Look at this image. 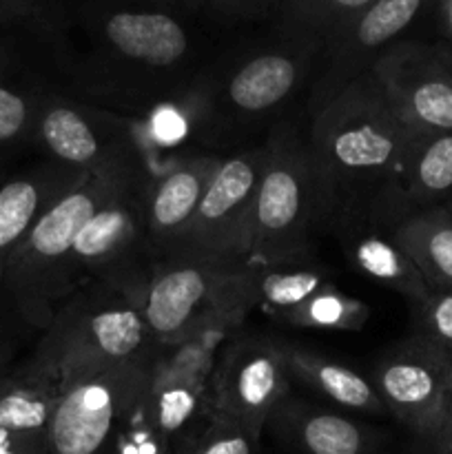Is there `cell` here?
I'll use <instances>...</instances> for the list:
<instances>
[{
  "label": "cell",
  "instance_id": "1",
  "mask_svg": "<svg viewBox=\"0 0 452 454\" xmlns=\"http://www.w3.org/2000/svg\"><path fill=\"white\" fill-rule=\"evenodd\" d=\"M191 58L193 40L173 13L111 7L93 13L87 53L66 58L65 74L80 100L137 118L193 84Z\"/></svg>",
  "mask_w": 452,
  "mask_h": 454
},
{
  "label": "cell",
  "instance_id": "2",
  "mask_svg": "<svg viewBox=\"0 0 452 454\" xmlns=\"http://www.w3.org/2000/svg\"><path fill=\"white\" fill-rule=\"evenodd\" d=\"M412 136L372 74L308 109V142L331 220L344 208L370 202L393 182Z\"/></svg>",
  "mask_w": 452,
  "mask_h": 454
},
{
  "label": "cell",
  "instance_id": "3",
  "mask_svg": "<svg viewBox=\"0 0 452 454\" xmlns=\"http://www.w3.org/2000/svg\"><path fill=\"white\" fill-rule=\"evenodd\" d=\"M149 167L140 146L118 155L113 162L84 173L38 217L9 260L0 288L27 328L43 333L58 306L74 293L69 279L71 251L87 222L127 184Z\"/></svg>",
  "mask_w": 452,
  "mask_h": 454
},
{
  "label": "cell",
  "instance_id": "4",
  "mask_svg": "<svg viewBox=\"0 0 452 454\" xmlns=\"http://www.w3.org/2000/svg\"><path fill=\"white\" fill-rule=\"evenodd\" d=\"M279 34V40L246 51L229 67L198 74L195 140L229 145L264 124L279 122L317 71L323 47L315 38Z\"/></svg>",
  "mask_w": 452,
  "mask_h": 454
},
{
  "label": "cell",
  "instance_id": "5",
  "mask_svg": "<svg viewBox=\"0 0 452 454\" xmlns=\"http://www.w3.org/2000/svg\"><path fill=\"white\" fill-rule=\"evenodd\" d=\"M266 167L257 191L246 264L269 266L315 255V235L331 208L308 142V129L282 120L264 140Z\"/></svg>",
  "mask_w": 452,
  "mask_h": 454
},
{
  "label": "cell",
  "instance_id": "6",
  "mask_svg": "<svg viewBox=\"0 0 452 454\" xmlns=\"http://www.w3.org/2000/svg\"><path fill=\"white\" fill-rule=\"evenodd\" d=\"M140 306L160 346L207 333H235L255 309L251 266L175 255L155 269Z\"/></svg>",
  "mask_w": 452,
  "mask_h": 454
},
{
  "label": "cell",
  "instance_id": "7",
  "mask_svg": "<svg viewBox=\"0 0 452 454\" xmlns=\"http://www.w3.org/2000/svg\"><path fill=\"white\" fill-rule=\"evenodd\" d=\"M160 348L136 300L109 284L87 282L58 306L34 353L66 380L93 368L137 362Z\"/></svg>",
  "mask_w": 452,
  "mask_h": 454
},
{
  "label": "cell",
  "instance_id": "8",
  "mask_svg": "<svg viewBox=\"0 0 452 454\" xmlns=\"http://www.w3.org/2000/svg\"><path fill=\"white\" fill-rule=\"evenodd\" d=\"M149 167L129 180L80 231L71 251V288L102 282L142 304L158 257L146 229Z\"/></svg>",
  "mask_w": 452,
  "mask_h": 454
},
{
  "label": "cell",
  "instance_id": "9",
  "mask_svg": "<svg viewBox=\"0 0 452 454\" xmlns=\"http://www.w3.org/2000/svg\"><path fill=\"white\" fill-rule=\"evenodd\" d=\"M158 353L60 380V395L49 421L47 454H109L115 434L144 390Z\"/></svg>",
  "mask_w": 452,
  "mask_h": 454
},
{
  "label": "cell",
  "instance_id": "10",
  "mask_svg": "<svg viewBox=\"0 0 452 454\" xmlns=\"http://www.w3.org/2000/svg\"><path fill=\"white\" fill-rule=\"evenodd\" d=\"M264 167V142L222 158L177 255L246 264Z\"/></svg>",
  "mask_w": 452,
  "mask_h": 454
},
{
  "label": "cell",
  "instance_id": "11",
  "mask_svg": "<svg viewBox=\"0 0 452 454\" xmlns=\"http://www.w3.org/2000/svg\"><path fill=\"white\" fill-rule=\"evenodd\" d=\"M235 333H207L160 348L133 411L173 446L211 411L213 368Z\"/></svg>",
  "mask_w": 452,
  "mask_h": 454
},
{
  "label": "cell",
  "instance_id": "12",
  "mask_svg": "<svg viewBox=\"0 0 452 454\" xmlns=\"http://www.w3.org/2000/svg\"><path fill=\"white\" fill-rule=\"evenodd\" d=\"M284 341L235 333L217 355L211 377V408L261 437L275 408L291 395Z\"/></svg>",
  "mask_w": 452,
  "mask_h": 454
},
{
  "label": "cell",
  "instance_id": "13",
  "mask_svg": "<svg viewBox=\"0 0 452 454\" xmlns=\"http://www.w3.org/2000/svg\"><path fill=\"white\" fill-rule=\"evenodd\" d=\"M31 145L51 162L91 173L137 145L127 115L47 89L35 115Z\"/></svg>",
  "mask_w": 452,
  "mask_h": 454
},
{
  "label": "cell",
  "instance_id": "14",
  "mask_svg": "<svg viewBox=\"0 0 452 454\" xmlns=\"http://www.w3.org/2000/svg\"><path fill=\"white\" fill-rule=\"evenodd\" d=\"M434 7V0H372L370 4L346 20L323 43L319 56V74L310 87L308 109L317 106L344 84L359 75L370 74L372 65L393 44L401 43L403 34Z\"/></svg>",
  "mask_w": 452,
  "mask_h": 454
},
{
  "label": "cell",
  "instance_id": "15",
  "mask_svg": "<svg viewBox=\"0 0 452 454\" xmlns=\"http://www.w3.org/2000/svg\"><path fill=\"white\" fill-rule=\"evenodd\" d=\"M370 381L388 415L421 442H434L452 384V362L446 355L410 337L381 355Z\"/></svg>",
  "mask_w": 452,
  "mask_h": 454
},
{
  "label": "cell",
  "instance_id": "16",
  "mask_svg": "<svg viewBox=\"0 0 452 454\" xmlns=\"http://www.w3.org/2000/svg\"><path fill=\"white\" fill-rule=\"evenodd\" d=\"M370 74L408 131H452V82L439 67L433 44L401 40L377 58Z\"/></svg>",
  "mask_w": 452,
  "mask_h": 454
},
{
  "label": "cell",
  "instance_id": "17",
  "mask_svg": "<svg viewBox=\"0 0 452 454\" xmlns=\"http://www.w3.org/2000/svg\"><path fill=\"white\" fill-rule=\"evenodd\" d=\"M222 158L224 155L213 151L184 153L149 171L144 198L146 229L158 266L182 248Z\"/></svg>",
  "mask_w": 452,
  "mask_h": 454
},
{
  "label": "cell",
  "instance_id": "18",
  "mask_svg": "<svg viewBox=\"0 0 452 454\" xmlns=\"http://www.w3.org/2000/svg\"><path fill=\"white\" fill-rule=\"evenodd\" d=\"M328 231L337 238L348 264L372 284L399 293L410 306L428 297L430 286L394 239V224L368 204L335 213Z\"/></svg>",
  "mask_w": 452,
  "mask_h": 454
},
{
  "label": "cell",
  "instance_id": "19",
  "mask_svg": "<svg viewBox=\"0 0 452 454\" xmlns=\"http://www.w3.org/2000/svg\"><path fill=\"white\" fill-rule=\"evenodd\" d=\"M60 375L31 350L0 377V454H47Z\"/></svg>",
  "mask_w": 452,
  "mask_h": 454
},
{
  "label": "cell",
  "instance_id": "20",
  "mask_svg": "<svg viewBox=\"0 0 452 454\" xmlns=\"http://www.w3.org/2000/svg\"><path fill=\"white\" fill-rule=\"evenodd\" d=\"M452 200V131L415 133L397 176L370 208L397 224L406 213L446 207Z\"/></svg>",
  "mask_w": 452,
  "mask_h": 454
},
{
  "label": "cell",
  "instance_id": "21",
  "mask_svg": "<svg viewBox=\"0 0 452 454\" xmlns=\"http://www.w3.org/2000/svg\"><path fill=\"white\" fill-rule=\"evenodd\" d=\"M82 177L84 173L44 160L0 182V284L9 260L31 226Z\"/></svg>",
  "mask_w": 452,
  "mask_h": 454
},
{
  "label": "cell",
  "instance_id": "22",
  "mask_svg": "<svg viewBox=\"0 0 452 454\" xmlns=\"http://www.w3.org/2000/svg\"><path fill=\"white\" fill-rule=\"evenodd\" d=\"M269 426L297 454H370L377 442L362 421L292 395L275 408Z\"/></svg>",
  "mask_w": 452,
  "mask_h": 454
},
{
  "label": "cell",
  "instance_id": "23",
  "mask_svg": "<svg viewBox=\"0 0 452 454\" xmlns=\"http://www.w3.org/2000/svg\"><path fill=\"white\" fill-rule=\"evenodd\" d=\"M284 350H286L291 377L301 381L310 393L319 395L328 403H335L344 411L379 417L388 415L372 381L355 368L335 362L331 357H323L317 350L306 348V346L284 341Z\"/></svg>",
  "mask_w": 452,
  "mask_h": 454
},
{
  "label": "cell",
  "instance_id": "24",
  "mask_svg": "<svg viewBox=\"0 0 452 454\" xmlns=\"http://www.w3.org/2000/svg\"><path fill=\"white\" fill-rule=\"evenodd\" d=\"M394 239L406 251L430 291H452V211L430 207L410 211L394 224Z\"/></svg>",
  "mask_w": 452,
  "mask_h": 454
},
{
  "label": "cell",
  "instance_id": "25",
  "mask_svg": "<svg viewBox=\"0 0 452 454\" xmlns=\"http://www.w3.org/2000/svg\"><path fill=\"white\" fill-rule=\"evenodd\" d=\"M49 84L0 43V151L31 145L40 100Z\"/></svg>",
  "mask_w": 452,
  "mask_h": 454
},
{
  "label": "cell",
  "instance_id": "26",
  "mask_svg": "<svg viewBox=\"0 0 452 454\" xmlns=\"http://www.w3.org/2000/svg\"><path fill=\"white\" fill-rule=\"evenodd\" d=\"M328 284H332V270L315 255L279 264L251 266L255 306H261L275 319L301 306Z\"/></svg>",
  "mask_w": 452,
  "mask_h": 454
},
{
  "label": "cell",
  "instance_id": "27",
  "mask_svg": "<svg viewBox=\"0 0 452 454\" xmlns=\"http://www.w3.org/2000/svg\"><path fill=\"white\" fill-rule=\"evenodd\" d=\"M370 313L372 310L366 301L339 291L335 284H328L301 306L284 313L279 322L297 328H313V331L357 333L370 322Z\"/></svg>",
  "mask_w": 452,
  "mask_h": 454
},
{
  "label": "cell",
  "instance_id": "28",
  "mask_svg": "<svg viewBox=\"0 0 452 454\" xmlns=\"http://www.w3.org/2000/svg\"><path fill=\"white\" fill-rule=\"evenodd\" d=\"M372 0H279V31L326 43Z\"/></svg>",
  "mask_w": 452,
  "mask_h": 454
},
{
  "label": "cell",
  "instance_id": "29",
  "mask_svg": "<svg viewBox=\"0 0 452 454\" xmlns=\"http://www.w3.org/2000/svg\"><path fill=\"white\" fill-rule=\"evenodd\" d=\"M260 434L217 411H208L184 437L175 454H255Z\"/></svg>",
  "mask_w": 452,
  "mask_h": 454
},
{
  "label": "cell",
  "instance_id": "30",
  "mask_svg": "<svg viewBox=\"0 0 452 454\" xmlns=\"http://www.w3.org/2000/svg\"><path fill=\"white\" fill-rule=\"evenodd\" d=\"M415 335L452 362V291H430L421 304L412 306Z\"/></svg>",
  "mask_w": 452,
  "mask_h": 454
},
{
  "label": "cell",
  "instance_id": "31",
  "mask_svg": "<svg viewBox=\"0 0 452 454\" xmlns=\"http://www.w3.org/2000/svg\"><path fill=\"white\" fill-rule=\"evenodd\" d=\"M111 454H175V446L155 433L136 411H131L120 433L115 434Z\"/></svg>",
  "mask_w": 452,
  "mask_h": 454
},
{
  "label": "cell",
  "instance_id": "32",
  "mask_svg": "<svg viewBox=\"0 0 452 454\" xmlns=\"http://www.w3.org/2000/svg\"><path fill=\"white\" fill-rule=\"evenodd\" d=\"M0 25H25L51 31L53 13L44 0H0Z\"/></svg>",
  "mask_w": 452,
  "mask_h": 454
},
{
  "label": "cell",
  "instance_id": "33",
  "mask_svg": "<svg viewBox=\"0 0 452 454\" xmlns=\"http://www.w3.org/2000/svg\"><path fill=\"white\" fill-rule=\"evenodd\" d=\"M279 0H207L208 7L222 18H257L277 9Z\"/></svg>",
  "mask_w": 452,
  "mask_h": 454
},
{
  "label": "cell",
  "instance_id": "34",
  "mask_svg": "<svg viewBox=\"0 0 452 454\" xmlns=\"http://www.w3.org/2000/svg\"><path fill=\"white\" fill-rule=\"evenodd\" d=\"M13 322H20L13 310H9L7 315H0V377L18 364V337L13 331Z\"/></svg>",
  "mask_w": 452,
  "mask_h": 454
},
{
  "label": "cell",
  "instance_id": "35",
  "mask_svg": "<svg viewBox=\"0 0 452 454\" xmlns=\"http://www.w3.org/2000/svg\"><path fill=\"white\" fill-rule=\"evenodd\" d=\"M430 446L437 450V454H452V384L450 390H448L446 406H443L441 426H439L437 437H434V442Z\"/></svg>",
  "mask_w": 452,
  "mask_h": 454
},
{
  "label": "cell",
  "instance_id": "36",
  "mask_svg": "<svg viewBox=\"0 0 452 454\" xmlns=\"http://www.w3.org/2000/svg\"><path fill=\"white\" fill-rule=\"evenodd\" d=\"M434 12H437L443 43L452 47V0H434Z\"/></svg>",
  "mask_w": 452,
  "mask_h": 454
},
{
  "label": "cell",
  "instance_id": "37",
  "mask_svg": "<svg viewBox=\"0 0 452 454\" xmlns=\"http://www.w3.org/2000/svg\"><path fill=\"white\" fill-rule=\"evenodd\" d=\"M433 51H434V58H437L439 67L443 69V74H446L448 80L452 82V47L446 43H434Z\"/></svg>",
  "mask_w": 452,
  "mask_h": 454
},
{
  "label": "cell",
  "instance_id": "38",
  "mask_svg": "<svg viewBox=\"0 0 452 454\" xmlns=\"http://www.w3.org/2000/svg\"><path fill=\"white\" fill-rule=\"evenodd\" d=\"M171 3L184 4V7H191V9H198V7H202V4H207V0H171Z\"/></svg>",
  "mask_w": 452,
  "mask_h": 454
},
{
  "label": "cell",
  "instance_id": "39",
  "mask_svg": "<svg viewBox=\"0 0 452 454\" xmlns=\"http://www.w3.org/2000/svg\"><path fill=\"white\" fill-rule=\"evenodd\" d=\"M446 207H448V208H450V211H452V200H450V202H448V204H446Z\"/></svg>",
  "mask_w": 452,
  "mask_h": 454
},
{
  "label": "cell",
  "instance_id": "40",
  "mask_svg": "<svg viewBox=\"0 0 452 454\" xmlns=\"http://www.w3.org/2000/svg\"><path fill=\"white\" fill-rule=\"evenodd\" d=\"M109 454H111V452H109Z\"/></svg>",
  "mask_w": 452,
  "mask_h": 454
}]
</instances>
